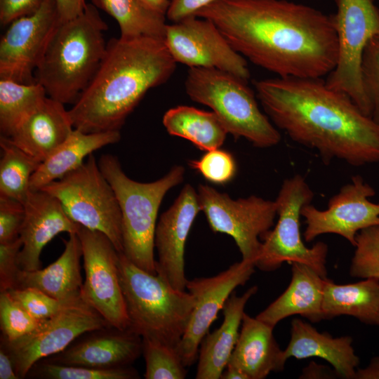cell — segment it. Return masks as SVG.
I'll list each match as a JSON object with an SVG mask.
<instances>
[{
    "instance_id": "f1b7e54d",
    "label": "cell",
    "mask_w": 379,
    "mask_h": 379,
    "mask_svg": "<svg viewBox=\"0 0 379 379\" xmlns=\"http://www.w3.org/2000/svg\"><path fill=\"white\" fill-rule=\"evenodd\" d=\"M162 122L168 134L188 140L198 149L206 152L220 148L228 133L213 111L190 106L169 109L164 114Z\"/></svg>"
},
{
    "instance_id": "5b68a950",
    "label": "cell",
    "mask_w": 379,
    "mask_h": 379,
    "mask_svg": "<svg viewBox=\"0 0 379 379\" xmlns=\"http://www.w3.org/2000/svg\"><path fill=\"white\" fill-rule=\"evenodd\" d=\"M118 267L129 328L142 338L177 347L194 306L190 293L173 288L161 274H151L119 252Z\"/></svg>"
},
{
    "instance_id": "4fadbf2b",
    "label": "cell",
    "mask_w": 379,
    "mask_h": 379,
    "mask_svg": "<svg viewBox=\"0 0 379 379\" xmlns=\"http://www.w3.org/2000/svg\"><path fill=\"white\" fill-rule=\"evenodd\" d=\"M77 234L85 273L81 298L110 326L128 328L129 319L119 279V252L100 232L80 226Z\"/></svg>"
},
{
    "instance_id": "e575fe53",
    "label": "cell",
    "mask_w": 379,
    "mask_h": 379,
    "mask_svg": "<svg viewBox=\"0 0 379 379\" xmlns=\"http://www.w3.org/2000/svg\"><path fill=\"white\" fill-rule=\"evenodd\" d=\"M354 247L350 267V276L379 280V225L359 231Z\"/></svg>"
},
{
    "instance_id": "cb8c5ba5",
    "label": "cell",
    "mask_w": 379,
    "mask_h": 379,
    "mask_svg": "<svg viewBox=\"0 0 379 379\" xmlns=\"http://www.w3.org/2000/svg\"><path fill=\"white\" fill-rule=\"evenodd\" d=\"M352 344L350 336L333 338L328 333L319 332L300 319H294L291 321L290 341L284 352L286 359L319 357L333 367L338 376L353 379L359 358Z\"/></svg>"
},
{
    "instance_id": "9c48e42d",
    "label": "cell",
    "mask_w": 379,
    "mask_h": 379,
    "mask_svg": "<svg viewBox=\"0 0 379 379\" xmlns=\"http://www.w3.org/2000/svg\"><path fill=\"white\" fill-rule=\"evenodd\" d=\"M314 192L300 175L285 179L277 199L279 216L274 228L261 237L262 246L255 267L265 272L279 268L284 262L308 265L324 278H327L328 246L323 241L307 247L301 238L300 218L302 208L310 204Z\"/></svg>"
},
{
    "instance_id": "b9f144b4",
    "label": "cell",
    "mask_w": 379,
    "mask_h": 379,
    "mask_svg": "<svg viewBox=\"0 0 379 379\" xmlns=\"http://www.w3.org/2000/svg\"><path fill=\"white\" fill-rule=\"evenodd\" d=\"M45 0H0V22L3 26L36 11Z\"/></svg>"
},
{
    "instance_id": "7dc6e473",
    "label": "cell",
    "mask_w": 379,
    "mask_h": 379,
    "mask_svg": "<svg viewBox=\"0 0 379 379\" xmlns=\"http://www.w3.org/2000/svg\"><path fill=\"white\" fill-rule=\"evenodd\" d=\"M143 6L154 13L166 15L171 0H138Z\"/></svg>"
},
{
    "instance_id": "7402d4cb",
    "label": "cell",
    "mask_w": 379,
    "mask_h": 379,
    "mask_svg": "<svg viewBox=\"0 0 379 379\" xmlns=\"http://www.w3.org/2000/svg\"><path fill=\"white\" fill-rule=\"evenodd\" d=\"M273 329L244 313L238 340L227 365L240 369L248 379H264L271 372L283 371L287 359Z\"/></svg>"
},
{
    "instance_id": "44dd1931",
    "label": "cell",
    "mask_w": 379,
    "mask_h": 379,
    "mask_svg": "<svg viewBox=\"0 0 379 379\" xmlns=\"http://www.w3.org/2000/svg\"><path fill=\"white\" fill-rule=\"evenodd\" d=\"M65 104L46 97L14 130L11 142L41 163L67 138L74 128Z\"/></svg>"
},
{
    "instance_id": "7a4b0ae2",
    "label": "cell",
    "mask_w": 379,
    "mask_h": 379,
    "mask_svg": "<svg viewBox=\"0 0 379 379\" xmlns=\"http://www.w3.org/2000/svg\"><path fill=\"white\" fill-rule=\"evenodd\" d=\"M256 97L277 128L316 149L324 164L379 163V123L322 79L275 77L253 82Z\"/></svg>"
},
{
    "instance_id": "603a6c76",
    "label": "cell",
    "mask_w": 379,
    "mask_h": 379,
    "mask_svg": "<svg viewBox=\"0 0 379 379\" xmlns=\"http://www.w3.org/2000/svg\"><path fill=\"white\" fill-rule=\"evenodd\" d=\"M291 265V279L287 288L255 317L274 328L284 319L297 314L312 322L324 319L322 302L327 278L305 264Z\"/></svg>"
},
{
    "instance_id": "ab89813d",
    "label": "cell",
    "mask_w": 379,
    "mask_h": 379,
    "mask_svg": "<svg viewBox=\"0 0 379 379\" xmlns=\"http://www.w3.org/2000/svg\"><path fill=\"white\" fill-rule=\"evenodd\" d=\"M25 218V206L14 199L0 195V243L20 237Z\"/></svg>"
},
{
    "instance_id": "ac0fdd59",
    "label": "cell",
    "mask_w": 379,
    "mask_h": 379,
    "mask_svg": "<svg viewBox=\"0 0 379 379\" xmlns=\"http://www.w3.org/2000/svg\"><path fill=\"white\" fill-rule=\"evenodd\" d=\"M200 211L197 192L187 184L174 203L161 214L156 226L157 273L178 290L186 289L188 280L185 272V243Z\"/></svg>"
},
{
    "instance_id": "d590c367",
    "label": "cell",
    "mask_w": 379,
    "mask_h": 379,
    "mask_svg": "<svg viewBox=\"0 0 379 379\" xmlns=\"http://www.w3.org/2000/svg\"><path fill=\"white\" fill-rule=\"evenodd\" d=\"M41 321L33 317L8 291L0 293V325L6 341L20 338L35 330Z\"/></svg>"
},
{
    "instance_id": "f6af8a7d",
    "label": "cell",
    "mask_w": 379,
    "mask_h": 379,
    "mask_svg": "<svg viewBox=\"0 0 379 379\" xmlns=\"http://www.w3.org/2000/svg\"><path fill=\"white\" fill-rule=\"evenodd\" d=\"M0 379H20L8 352L0 346Z\"/></svg>"
},
{
    "instance_id": "7bdbcfd3",
    "label": "cell",
    "mask_w": 379,
    "mask_h": 379,
    "mask_svg": "<svg viewBox=\"0 0 379 379\" xmlns=\"http://www.w3.org/2000/svg\"><path fill=\"white\" fill-rule=\"evenodd\" d=\"M219 0H171L166 18L173 22L195 16L201 8Z\"/></svg>"
},
{
    "instance_id": "30bf717a",
    "label": "cell",
    "mask_w": 379,
    "mask_h": 379,
    "mask_svg": "<svg viewBox=\"0 0 379 379\" xmlns=\"http://www.w3.org/2000/svg\"><path fill=\"white\" fill-rule=\"evenodd\" d=\"M333 15L338 39V60L325 81L347 95L371 117V107L361 77L364 51L369 41L379 36V9L373 0H335Z\"/></svg>"
},
{
    "instance_id": "83f0119b",
    "label": "cell",
    "mask_w": 379,
    "mask_h": 379,
    "mask_svg": "<svg viewBox=\"0 0 379 379\" xmlns=\"http://www.w3.org/2000/svg\"><path fill=\"white\" fill-rule=\"evenodd\" d=\"M322 314L324 319L347 315L362 323L378 326L379 280L370 278L353 284H337L326 279Z\"/></svg>"
},
{
    "instance_id": "8992f818",
    "label": "cell",
    "mask_w": 379,
    "mask_h": 379,
    "mask_svg": "<svg viewBox=\"0 0 379 379\" xmlns=\"http://www.w3.org/2000/svg\"><path fill=\"white\" fill-rule=\"evenodd\" d=\"M98 163L112 186L120 208L122 253L138 267L157 274L154 251L159 208L167 192L184 180L185 168L175 166L157 180L140 182L126 175L115 156L102 154Z\"/></svg>"
},
{
    "instance_id": "8d00e7d4",
    "label": "cell",
    "mask_w": 379,
    "mask_h": 379,
    "mask_svg": "<svg viewBox=\"0 0 379 379\" xmlns=\"http://www.w3.org/2000/svg\"><path fill=\"white\" fill-rule=\"evenodd\" d=\"M188 164L208 181L217 185L229 182L237 171L233 156L220 148L207 151L199 159L190 161Z\"/></svg>"
},
{
    "instance_id": "2e32d148",
    "label": "cell",
    "mask_w": 379,
    "mask_h": 379,
    "mask_svg": "<svg viewBox=\"0 0 379 379\" xmlns=\"http://www.w3.org/2000/svg\"><path fill=\"white\" fill-rule=\"evenodd\" d=\"M59 22L55 0H45L34 13L10 23L0 41V79L37 83L35 70Z\"/></svg>"
},
{
    "instance_id": "e0dca14e",
    "label": "cell",
    "mask_w": 379,
    "mask_h": 379,
    "mask_svg": "<svg viewBox=\"0 0 379 379\" xmlns=\"http://www.w3.org/2000/svg\"><path fill=\"white\" fill-rule=\"evenodd\" d=\"M254 260H243L211 277L188 280L186 289L195 298L187 329L177 346L187 367L197 359L200 344L236 288L244 285L255 272Z\"/></svg>"
},
{
    "instance_id": "6da1fadb",
    "label": "cell",
    "mask_w": 379,
    "mask_h": 379,
    "mask_svg": "<svg viewBox=\"0 0 379 379\" xmlns=\"http://www.w3.org/2000/svg\"><path fill=\"white\" fill-rule=\"evenodd\" d=\"M195 16L215 24L232 47L279 77L322 79L335 68L333 15L288 0H219Z\"/></svg>"
},
{
    "instance_id": "4dcf8cb0",
    "label": "cell",
    "mask_w": 379,
    "mask_h": 379,
    "mask_svg": "<svg viewBox=\"0 0 379 379\" xmlns=\"http://www.w3.org/2000/svg\"><path fill=\"white\" fill-rule=\"evenodd\" d=\"M39 84H25L0 79V131L10 137L16 127L46 98Z\"/></svg>"
},
{
    "instance_id": "ee69618b",
    "label": "cell",
    "mask_w": 379,
    "mask_h": 379,
    "mask_svg": "<svg viewBox=\"0 0 379 379\" xmlns=\"http://www.w3.org/2000/svg\"><path fill=\"white\" fill-rule=\"evenodd\" d=\"M60 22L74 19L81 15L87 4L85 0H55Z\"/></svg>"
},
{
    "instance_id": "836d02e7",
    "label": "cell",
    "mask_w": 379,
    "mask_h": 379,
    "mask_svg": "<svg viewBox=\"0 0 379 379\" xmlns=\"http://www.w3.org/2000/svg\"><path fill=\"white\" fill-rule=\"evenodd\" d=\"M142 353L145 361L146 379H184L187 375L175 347L149 338H142Z\"/></svg>"
},
{
    "instance_id": "1f68e13d",
    "label": "cell",
    "mask_w": 379,
    "mask_h": 379,
    "mask_svg": "<svg viewBox=\"0 0 379 379\" xmlns=\"http://www.w3.org/2000/svg\"><path fill=\"white\" fill-rule=\"evenodd\" d=\"M0 195L25 202L32 174L41 164L6 136H0Z\"/></svg>"
},
{
    "instance_id": "9a60e30c",
    "label": "cell",
    "mask_w": 379,
    "mask_h": 379,
    "mask_svg": "<svg viewBox=\"0 0 379 379\" xmlns=\"http://www.w3.org/2000/svg\"><path fill=\"white\" fill-rule=\"evenodd\" d=\"M375 194L374 188L357 175L329 199L326 210L305 205L301 211L306 223L305 241L311 242L320 235L335 234L354 247L359 231L379 225V203L369 200Z\"/></svg>"
},
{
    "instance_id": "277c9868",
    "label": "cell",
    "mask_w": 379,
    "mask_h": 379,
    "mask_svg": "<svg viewBox=\"0 0 379 379\" xmlns=\"http://www.w3.org/2000/svg\"><path fill=\"white\" fill-rule=\"evenodd\" d=\"M107 28L92 4L77 18L59 22L34 72L48 97L65 105L76 102L105 54Z\"/></svg>"
},
{
    "instance_id": "ba28073f",
    "label": "cell",
    "mask_w": 379,
    "mask_h": 379,
    "mask_svg": "<svg viewBox=\"0 0 379 379\" xmlns=\"http://www.w3.org/2000/svg\"><path fill=\"white\" fill-rule=\"evenodd\" d=\"M41 190L55 197L74 222L102 232L118 252L124 251L118 201L93 153L77 169Z\"/></svg>"
},
{
    "instance_id": "c3c4849f",
    "label": "cell",
    "mask_w": 379,
    "mask_h": 379,
    "mask_svg": "<svg viewBox=\"0 0 379 379\" xmlns=\"http://www.w3.org/2000/svg\"><path fill=\"white\" fill-rule=\"evenodd\" d=\"M222 379H248L247 376L239 368L227 365L223 371L221 378Z\"/></svg>"
},
{
    "instance_id": "f35d334b",
    "label": "cell",
    "mask_w": 379,
    "mask_h": 379,
    "mask_svg": "<svg viewBox=\"0 0 379 379\" xmlns=\"http://www.w3.org/2000/svg\"><path fill=\"white\" fill-rule=\"evenodd\" d=\"M361 77L371 107V117L379 123V36L371 39L365 48Z\"/></svg>"
},
{
    "instance_id": "3957f363",
    "label": "cell",
    "mask_w": 379,
    "mask_h": 379,
    "mask_svg": "<svg viewBox=\"0 0 379 379\" xmlns=\"http://www.w3.org/2000/svg\"><path fill=\"white\" fill-rule=\"evenodd\" d=\"M177 62L164 40L112 38L93 77L69 110L84 133L120 131L150 88L166 83Z\"/></svg>"
},
{
    "instance_id": "d6986e66",
    "label": "cell",
    "mask_w": 379,
    "mask_h": 379,
    "mask_svg": "<svg viewBox=\"0 0 379 379\" xmlns=\"http://www.w3.org/2000/svg\"><path fill=\"white\" fill-rule=\"evenodd\" d=\"M84 335L46 359L64 365L114 368L129 366L142 353V337L130 328L106 326Z\"/></svg>"
},
{
    "instance_id": "ffe728a7",
    "label": "cell",
    "mask_w": 379,
    "mask_h": 379,
    "mask_svg": "<svg viewBox=\"0 0 379 379\" xmlns=\"http://www.w3.org/2000/svg\"><path fill=\"white\" fill-rule=\"evenodd\" d=\"M24 206L18 265L22 270L33 271L41 269L40 255L50 241L61 232L77 233L81 225L70 219L55 197L43 190L30 191Z\"/></svg>"
},
{
    "instance_id": "74e56055",
    "label": "cell",
    "mask_w": 379,
    "mask_h": 379,
    "mask_svg": "<svg viewBox=\"0 0 379 379\" xmlns=\"http://www.w3.org/2000/svg\"><path fill=\"white\" fill-rule=\"evenodd\" d=\"M8 292L27 312L40 321L52 317L73 302L55 299L32 287L13 288Z\"/></svg>"
},
{
    "instance_id": "d4e9b609",
    "label": "cell",
    "mask_w": 379,
    "mask_h": 379,
    "mask_svg": "<svg viewBox=\"0 0 379 379\" xmlns=\"http://www.w3.org/2000/svg\"><path fill=\"white\" fill-rule=\"evenodd\" d=\"M257 292L258 286H253L240 296L232 293L226 301L220 326L208 333L200 344L197 379L221 378L238 340L245 307Z\"/></svg>"
},
{
    "instance_id": "d6a6232c",
    "label": "cell",
    "mask_w": 379,
    "mask_h": 379,
    "mask_svg": "<svg viewBox=\"0 0 379 379\" xmlns=\"http://www.w3.org/2000/svg\"><path fill=\"white\" fill-rule=\"evenodd\" d=\"M27 375L46 379H135L139 374L131 366L114 368H95L64 365L46 359L35 364Z\"/></svg>"
},
{
    "instance_id": "4316f807",
    "label": "cell",
    "mask_w": 379,
    "mask_h": 379,
    "mask_svg": "<svg viewBox=\"0 0 379 379\" xmlns=\"http://www.w3.org/2000/svg\"><path fill=\"white\" fill-rule=\"evenodd\" d=\"M120 131L84 133L74 128L67 140L42 161L32 174L30 191H39L77 169L86 157L108 145L119 142Z\"/></svg>"
},
{
    "instance_id": "484cf974",
    "label": "cell",
    "mask_w": 379,
    "mask_h": 379,
    "mask_svg": "<svg viewBox=\"0 0 379 379\" xmlns=\"http://www.w3.org/2000/svg\"><path fill=\"white\" fill-rule=\"evenodd\" d=\"M82 251L77 233L69 234L61 255L44 269L20 270L15 288H35L47 295L65 302L81 298L83 285L80 271Z\"/></svg>"
},
{
    "instance_id": "bcb514c9",
    "label": "cell",
    "mask_w": 379,
    "mask_h": 379,
    "mask_svg": "<svg viewBox=\"0 0 379 379\" xmlns=\"http://www.w3.org/2000/svg\"><path fill=\"white\" fill-rule=\"evenodd\" d=\"M353 379H379V357L371 359L366 367L357 368Z\"/></svg>"
},
{
    "instance_id": "7c38bea8",
    "label": "cell",
    "mask_w": 379,
    "mask_h": 379,
    "mask_svg": "<svg viewBox=\"0 0 379 379\" xmlns=\"http://www.w3.org/2000/svg\"><path fill=\"white\" fill-rule=\"evenodd\" d=\"M110 326L82 298L66 305L51 318L41 320L30 333L13 341L1 338L20 379L27 376L38 361L61 352L86 333Z\"/></svg>"
},
{
    "instance_id": "8fae6325",
    "label": "cell",
    "mask_w": 379,
    "mask_h": 379,
    "mask_svg": "<svg viewBox=\"0 0 379 379\" xmlns=\"http://www.w3.org/2000/svg\"><path fill=\"white\" fill-rule=\"evenodd\" d=\"M197 196L211 229L232 237L242 259L255 263L260 237L274 225L277 215L275 201L255 195L232 199L207 185L198 186Z\"/></svg>"
},
{
    "instance_id": "52a82bcc",
    "label": "cell",
    "mask_w": 379,
    "mask_h": 379,
    "mask_svg": "<svg viewBox=\"0 0 379 379\" xmlns=\"http://www.w3.org/2000/svg\"><path fill=\"white\" fill-rule=\"evenodd\" d=\"M185 88L192 101L210 107L235 139L244 138L259 148L280 142L279 131L260 109L247 81L215 68L191 67Z\"/></svg>"
},
{
    "instance_id": "681fc988",
    "label": "cell",
    "mask_w": 379,
    "mask_h": 379,
    "mask_svg": "<svg viewBox=\"0 0 379 379\" xmlns=\"http://www.w3.org/2000/svg\"><path fill=\"white\" fill-rule=\"evenodd\" d=\"M378 326H379V319H378Z\"/></svg>"
},
{
    "instance_id": "5bb4252c",
    "label": "cell",
    "mask_w": 379,
    "mask_h": 379,
    "mask_svg": "<svg viewBox=\"0 0 379 379\" xmlns=\"http://www.w3.org/2000/svg\"><path fill=\"white\" fill-rule=\"evenodd\" d=\"M164 42L177 63L189 68L218 69L246 81L250 78L246 58L207 19L191 16L166 25Z\"/></svg>"
},
{
    "instance_id": "60d3db41",
    "label": "cell",
    "mask_w": 379,
    "mask_h": 379,
    "mask_svg": "<svg viewBox=\"0 0 379 379\" xmlns=\"http://www.w3.org/2000/svg\"><path fill=\"white\" fill-rule=\"evenodd\" d=\"M22 248L20 238L0 243V292L15 288L18 272V255Z\"/></svg>"
},
{
    "instance_id": "f546056e",
    "label": "cell",
    "mask_w": 379,
    "mask_h": 379,
    "mask_svg": "<svg viewBox=\"0 0 379 379\" xmlns=\"http://www.w3.org/2000/svg\"><path fill=\"white\" fill-rule=\"evenodd\" d=\"M98 8L114 18L119 24L120 36L133 39L149 36L164 40L166 15L154 13L138 0H91Z\"/></svg>"
}]
</instances>
